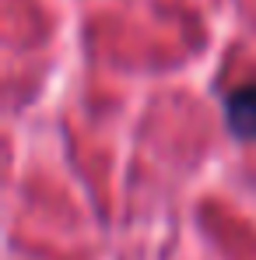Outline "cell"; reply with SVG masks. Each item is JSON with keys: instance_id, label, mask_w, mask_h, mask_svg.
I'll return each mask as SVG.
<instances>
[{"instance_id": "6da1fadb", "label": "cell", "mask_w": 256, "mask_h": 260, "mask_svg": "<svg viewBox=\"0 0 256 260\" xmlns=\"http://www.w3.org/2000/svg\"><path fill=\"white\" fill-rule=\"evenodd\" d=\"M225 123L235 137L256 141V85H239L225 99Z\"/></svg>"}]
</instances>
